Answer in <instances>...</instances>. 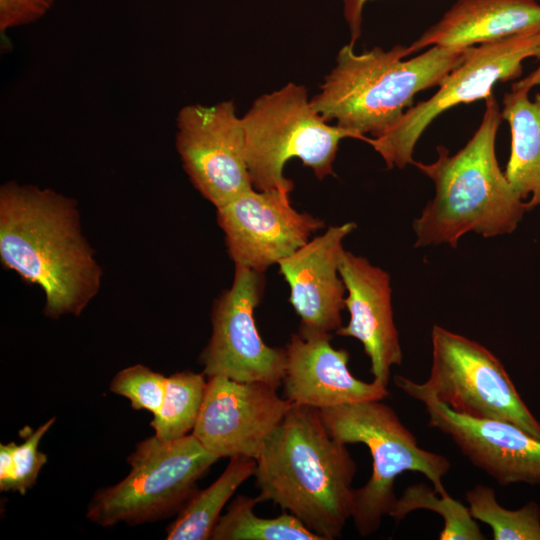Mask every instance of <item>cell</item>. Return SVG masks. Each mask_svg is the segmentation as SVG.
I'll return each instance as SVG.
<instances>
[{"label": "cell", "instance_id": "cell-12", "mask_svg": "<svg viewBox=\"0 0 540 540\" xmlns=\"http://www.w3.org/2000/svg\"><path fill=\"white\" fill-rule=\"evenodd\" d=\"M263 382L208 377L192 434L216 458L256 459L292 403Z\"/></svg>", "mask_w": 540, "mask_h": 540}, {"label": "cell", "instance_id": "cell-21", "mask_svg": "<svg viewBox=\"0 0 540 540\" xmlns=\"http://www.w3.org/2000/svg\"><path fill=\"white\" fill-rule=\"evenodd\" d=\"M258 496L238 495L227 512L220 516L212 540H322L297 517L284 512L278 517L263 518L254 513Z\"/></svg>", "mask_w": 540, "mask_h": 540}, {"label": "cell", "instance_id": "cell-5", "mask_svg": "<svg viewBox=\"0 0 540 540\" xmlns=\"http://www.w3.org/2000/svg\"><path fill=\"white\" fill-rule=\"evenodd\" d=\"M320 413L335 439L346 445H366L373 460L370 479L354 491L351 519L360 536L371 535L380 527L383 516H390L398 499L394 483L404 472L424 475L438 494L448 495L442 478L450 469V461L421 448L395 411L381 400L339 405Z\"/></svg>", "mask_w": 540, "mask_h": 540}, {"label": "cell", "instance_id": "cell-30", "mask_svg": "<svg viewBox=\"0 0 540 540\" xmlns=\"http://www.w3.org/2000/svg\"><path fill=\"white\" fill-rule=\"evenodd\" d=\"M539 47L536 58L539 61L538 67L529 75L514 82L511 88H525L531 90L535 86H540V29L538 30Z\"/></svg>", "mask_w": 540, "mask_h": 540}, {"label": "cell", "instance_id": "cell-14", "mask_svg": "<svg viewBox=\"0 0 540 540\" xmlns=\"http://www.w3.org/2000/svg\"><path fill=\"white\" fill-rule=\"evenodd\" d=\"M235 266L259 273L305 245L324 222L292 207L289 192L247 190L217 208Z\"/></svg>", "mask_w": 540, "mask_h": 540}, {"label": "cell", "instance_id": "cell-6", "mask_svg": "<svg viewBox=\"0 0 540 540\" xmlns=\"http://www.w3.org/2000/svg\"><path fill=\"white\" fill-rule=\"evenodd\" d=\"M246 158L254 189L291 192L292 180L284 166L298 158L315 176L334 175L333 163L345 138L364 140L358 134L331 125L313 107L303 85L288 83L254 100L242 117Z\"/></svg>", "mask_w": 540, "mask_h": 540}, {"label": "cell", "instance_id": "cell-15", "mask_svg": "<svg viewBox=\"0 0 540 540\" xmlns=\"http://www.w3.org/2000/svg\"><path fill=\"white\" fill-rule=\"evenodd\" d=\"M356 227L355 222L331 226L278 263L289 285V301L300 317L298 331L330 333L342 326L346 287L339 266L343 240Z\"/></svg>", "mask_w": 540, "mask_h": 540}, {"label": "cell", "instance_id": "cell-2", "mask_svg": "<svg viewBox=\"0 0 540 540\" xmlns=\"http://www.w3.org/2000/svg\"><path fill=\"white\" fill-rule=\"evenodd\" d=\"M255 461L261 502L279 505L322 540L341 536L352 516L357 467L320 410L293 404Z\"/></svg>", "mask_w": 540, "mask_h": 540}, {"label": "cell", "instance_id": "cell-13", "mask_svg": "<svg viewBox=\"0 0 540 540\" xmlns=\"http://www.w3.org/2000/svg\"><path fill=\"white\" fill-rule=\"evenodd\" d=\"M394 383L425 405L430 427L449 436L474 466L500 485H540V439L510 422L455 413L419 383L404 376L396 375Z\"/></svg>", "mask_w": 540, "mask_h": 540}, {"label": "cell", "instance_id": "cell-26", "mask_svg": "<svg viewBox=\"0 0 540 540\" xmlns=\"http://www.w3.org/2000/svg\"><path fill=\"white\" fill-rule=\"evenodd\" d=\"M55 420V416L50 418L36 430L31 431L23 443L20 445L15 443L13 450L15 480L12 491L25 495L36 484L39 472L47 462L46 454L38 449L39 443Z\"/></svg>", "mask_w": 540, "mask_h": 540}, {"label": "cell", "instance_id": "cell-17", "mask_svg": "<svg viewBox=\"0 0 540 540\" xmlns=\"http://www.w3.org/2000/svg\"><path fill=\"white\" fill-rule=\"evenodd\" d=\"M340 276L347 296L345 308L350 318L336 334L359 340L371 362L374 381L387 386L391 368L402 363V350L396 329L390 276L365 257L344 251Z\"/></svg>", "mask_w": 540, "mask_h": 540}, {"label": "cell", "instance_id": "cell-9", "mask_svg": "<svg viewBox=\"0 0 540 540\" xmlns=\"http://www.w3.org/2000/svg\"><path fill=\"white\" fill-rule=\"evenodd\" d=\"M539 29L472 47L464 61L440 83L436 93L410 107L384 135L371 138L369 144L387 167L404 168L413 164L418 140L440 114L459 104L485 100L493 95L492 89L498 82L521 77L524 60L537 56Z\"/></svg>", "mask_w": 540, "mask_h": 540}, {"label": "cell", "instance_id": "cell-20", "mask_svg": "<svg viewBox=\"0 0 540 540\" xmlns=\"http://www.w3.org/2000/svg\"><path fill=\"white\" fill-rule=\"evenodd\" d=\"M256 461L232 457L223 473L207 488L196 490L167 527L168 540H207L217 524L221 511L237 488L254 476Z\"/></svg>", "mask_w": 540, "mask_h": 540}, {"label": "cell", "instance_id": "cell-22", "mask_svg": "<svg viewBox=\"0 0 540 540\" xmlns=\"http://www.w3.org/2000/svg\"><path fill=\"white\" fill-rule=\"evenodd\" d=\"M207 381L203 373L182 371L167 377L165 396L151 427L164 441L179 439L194 429L203 403Z\"/></svg>", "mask_w": 540, "mask_h": 540}, {"label": "cell", "instance_id": "cell-19", "mask_svg": "<svg viewBox=\"0 0 540 540\" xmlns=\"http://www.w3.org/2000/svg\"><path fill=\"white\" fill-rule=\"evenodd\" d=\"M529 92L525 88H511L503 96L500 111L511 134L504 174L531 210L540 206V93L531 100Z\"/></svg>", "mask_w": 540, "mask_h": 540}, {"label": "cell", "instance_id": "cell-23", "mask_svg": "<svg viewBox=\"0 0 540 540\" xmlns=\"http://www.w3.org/2000/svg\"><path fill=\"white\" fill-rule=\"evenodd\" d=\"M425 509L439 514L444 526L439 533L440 540H483L477 522L468 507L448 495L438 494L425 483L410 485L403 491L390 514L396 522L401 521L414 510Z\"/></svg>", "mask_w": 540, "mask_h": 540}, {"label": "cell", "instance_id": "cell-4", "mask_svg": "<svg viewBox=\"0 0 540 540\" xmlns=\"http://www.w3.org/2000/svg\"><path fill=\"white\" fill-rule=\"evenodd\" d=\"M470 48L432 46L417 56L400 44L357 53L348 43L324 78L311 103L328 122L350 130L370 143L389 131L413 106L422 90L439 86L468 55Z\"/></svg>", "mask_w": 540, "mask_h": 540}, {"label": "cell", "instance_id": "cell-25", "mask_svg": "<svg viewBox=\"0 0 540 540\" xmlns=\"http://www.w3.org/2000/svg\"><path fill=\"white\" fill-rule=\"evenodd\" d=\"M167 376L147 366L136 364L120 370L111 380L109 389L130 401L135 410H146L153 415L162 406Z\"/></svg>", "mask_w": 540, "mask_h": 540}, {"label": "cell", "instance_id": "cell-16", "mask_svg": "<svg viewBox=\"0 0 540 540\" xmlns=\"http://www.w3.org/2000/svg\"><path fill=\"white\" fill-rule=\"evenodd\" d=\"M330 340V333L291 335L285 346L283 397L318 410L386 398L387 386L357 379L348 368V351L334 348Z\"/></svg>", "mask_w": 540, "mask_h": 540}, {"label": "cell", "instance_id": "cell-18", "mask_svg": "<svg viewBox=\"0 0 540 540\" xmlns=\"http://www.w3.org/2000/svg\"><path fill=\"white\" fill-rule=\"evenodd\" d=\"M539 28L536 0H457L409 47L470 48Z\"/></svg>", "mask_w": 540, "mask_h": 540}, {"label": "cell", "instance_id": "cell-27", "mask_svg": "<svg viewBox=\"0 0 540 540\" xmlns=\"http://www.w3.org/2000/svg\"><path fill=\"white\" fill-rule=\"evenodd\" d=\"M55 0H0V31L34 23L44 17Z\"/></svg>", "mask_w": 540, "mask_h": 540}, {"label": "cell", "instance_id": "cell-10", "mask_svg": "<svg viewBox=\"0 0 540 540\" xmlns=\"http://www.w3.org/2000/svg\"><path fill=\"white\" fill-rule=\"evenodd\" d=\"M176 149L193 186L216 209L253 187L242 117L231 100L190 104L176 118Z\"/></svg>", "mask_w": 540, "mask_h": 540}, {"label": "cell", "instance_id": "cell-3", "mask_svg": "<svg viewBox=\"0 0 540 540\" xmlns=\"http://www.w3.org/2000/svg\"><path fill=\"white\" fill-rule=\"evenodd\" d=\"M502 120L493 95L485 99L482 121L466 145L451 155L443 146L431 163L414 161L434 183L435 195L413 221L415 247H457L467 233L485 238L512 233L530 210L511 187L497 160L496 135Z\"/></svg>", "mask_w": 540, "mask_h": 540}, {"label": "cell", "instance_id": "cell-1", "mask_svg": "<svg viewBox=\"0 0 540 540\" xmlns=\"http://www.w3.org/2000/svg\"><path fill=\"white\" fill-rule=\"evenodd\" d=\"M0 259L45 294L43 313L78 316L97 295L102 269L85 239L75 199L50 188H0Z\"/></svg>", "mask_w": 540, "mask_h": 540}, {"label": "cell", "instance_id": "cell-24", "mask_svg": "<svg viewBox=\"0 0 540 540\" xmlns=\"http://www.w3.org/2000/svg\"><path fill=\"white\" fill-rule=\"evenodd\" d=\"M475 520L487 524L494 540H540V506L531 501L517 510L502 507L495 491L482 484L465 494Z\"/></svg>", "mask_w": 540, "mask_h": 540}, {"label": "cell", "instance_id": "cell-8", "mask_svg": "<svg viewBox=\"0 0 540 540\" xmlns=\"http://www.w3.org/2000/svg\"><path fill=\"white\" fill-rule=\"evenodd\" d=\"M431 341L430 375L419 383L422 389L455 413L510 422L540 439V422L490 350L439 325L433 326Z\"/></svg>", "mask_w": 540, "mask_h": 540}, {"label": "cell", "instance_id": "cell-29", "mask_svg": "<svg viewBox=\"0 0 540 540\" xmlns=\"http://www.w3.org/2000/svg\"><path fill=\"white\" fill-rule=\"evenodd\" d=\"M15 442L0 445V490L12 491L15 480L13 450Z\"/></svg>", "mask_w": 540, "mask_h": 540}, {"label": "cell", "instance_id": "cell-11", "mask_svg": "<svg viewBox=\"0 0 540 540\" xmlns=\"http://www.w3.org/2000/svg\"><path fill=\"white\" fill-rule=\"evenodd\" d=\"M261 273L235 266L232 286L215 302L212 334L201 354L203 374L240 382L282 385L285 348L268 346L261 338L254 310L262 295Z\"/></svg>", "mask_w": 540, "mask_h": 540}, {"label": "cell", "instance_id": "cell-7", "mask_svg": "<svg viewBox=\"0 0 540 540\" xmlns=\"http://www.w3.org/2000/svg\"><path fill=\"white\" fill-rule=\"evenodd\" d=\"M217 460L192 433L171 441L148 437L128 457L127 476L95 492L86 517L101 527H112L179 513L197 490V481Z\"/></svg>", "mask_w": 540, "mask_h": 540}, {"label": "cell", "instance_id": "cell-28", "mask_svg": "<svg viewBox=\"0 0 540 540\" xmlns=\"http://www.w3.org/2000/svg\"><path fill=\"white\" fill-rule=\"evenodd\" d=\"M369 1L373 0H342L343 15L350 34L349 43L353 46L361 37L363 9Z\"/></svg>", "mask_w": 540, "mask_h": 540}]
</instances>
